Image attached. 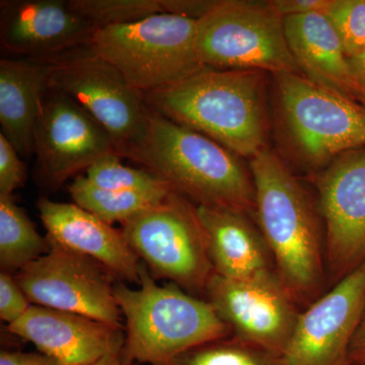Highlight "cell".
Returning <instances> with one entry per match:
<instances>
[{"instance_id": "obj_1", "label": "cell", "mask_w": 365, "mask_h": 365, "mask_svg": "<svg viewBox=\"0 0 365 365\" xmlns=\"http://www.w3.org/2000/svg\"><path fill=\"white\" fill-rule=\"evenodd\" d=\"M250 170L259 228L281 283L302 311L329 290L324 232L304 187L275 153L264 148Z\"/></svg>"}, {"instance_id": "obj_2", "label": "cell", "mask_w": 365, "mask_h": 365, "mask_svg": "<svg viewBox=\"0 0 365 365\" xmlns=\"http://www.w3.org/2000/svg\"><path fill=\"white\" fill-rule=\"evenodd\" d=\"M119 155L143 165L197 206L255 215L253 177L239 155L153 110L143 141Z\"/></svg>"}, {"instance_id": "obj_3", "label": "cell", "mask_w": 365, "mask_h": 365, "mask_svg": "<svg viewBox=\"0 0 365 365\" xmlns=\"http://www.w3.org/2000/svg\"><path fill=\"white\" fill-rule=\"evenodd\" d=\"M263 91L264 71L204 67L143 97L153 111L251 160L267 148Z\"/></svg>"}, {"instance_id": "obj_4", "label": "cell", "mask_w": 365, "mask_h": 365, "mask_svg": "<svg viewBox=\"0 0 365 365\" xmlns=\"http://www.w3.org/2000/svg\"><path fill=\"white\" fill-rule=\"evenodd\" d=\"M114 294L125 319L127 364L170 365L195 346L232 335L210 302L175 283L160 287L143 263L138 289L118 280Z\"/></svg>"}, {"instance_id": "obj_5", "label": "cell", "mask_w": 365, "mask_h": 365, "mask_svg": "<svg viewBox=\"0 0 365 365\" xmlns=\"http://www.w3.org/2000/svg\"><path fill=\"white\" fill-rule=\"evenodd\" d=\"M198 20L160 14L98 29L91 47L143 93L169 88L204 68L197 51Z\"/></svg>"}, {"instance_id": "obj_6", "label": "cell", "mask_w": 365, "mask_h": 365, "mask_svg": "<svg viewBox=\"0 0 365 365\" xmlns=\"http://www.w3.org/2000/svg\"><path fill=\"white\" fill-rule=\"evenodd\" d=\"M121 227L129 246L155 280H170L204 299L215 269L195 204L175 191Z\"/></svg>"}, {"instance_id": "obj_7", "label": "cell", "mask_w": 365, "mask_h": 365, "mask_svg": "<svg viewBox=\"0 0 365 365\" xmlns=\"http://www.w3.org/2000/svg\"><path fill=\"white\" fill-rule=\"evenodd\" d=\"M197 51L210 68L302 74L270 1H216L198 20Z\"/></svg>"}, {"instance_id": "obj_8", "label": "cell", "mask_w": 365, "mask_h": 365, "mask_svg": "<svg viewBox=\"0 0 365 365\" xmlns=\"http://www.w3.org/2000/svg\"><path fill=\"white\" fill-rule=\"evenodd\" d=\"M45 60L52 63L49 88L95 119L114 139L118 155L143 141L150 114L143 93L91 45Z\"/></svg>"}, {"instance_id": "obj_9", "label": "cell", "mask_w": 365, "mask_h": 365, "mask_svg": "<svg viewBox=\"0 0 365 365\" xmlns=\"http://www.w3.org/2000/svg\"><path fill=\"white\" fill-rule=\"evenodd\" d=\"M283 120L295 148L312 168L365 148V106L317 85L302 74H274Z\"/></svg>"}, {"instance_id": "obj_10", "label": "cell", "mask_w": 365, "mask_h": 365, "mask_svg": "<svg viewBox=\"0 0 365 365\" xmlns=\"http://www.w3.org/2000/svg\"><path fill=\"white\" fill-rule=\"evenodd\" d=\"M50 245L47 254L14 274L30 302L123 327L114 294L116 275L91 257Z\"/></svg>"}, {"instance_id": "obj_11", "label": "cell", "mask_w": 365, "mask_h": 365, "mask_svg": "<svg viewBox=\"0 0 365 365\" xmlns=\"http://www.w3.org/2000/svg\"><path fill=\"white\" fill-rule=\"evenodd\" d=\"M329 289L365 262V148L334 158L316 179Z\"/></svg>"}, {"instance_id": "obj_12", "label": "cell", "mask_w": 365, "mask_h": 365, "mask_svg": "<svg viewBox=\"0 0 365 365\" xmlns=\"http://www.w3.org/2000/svg\"><path fill=\"white\" fill-rule=\"evenodd\" d=\"M204 299L212 304L235 337L280 357L302 313L277 272L247 279H228L215 273Z\"/></svg>"}, {"instance_id": "obj_13", "label": "cell", "mask_w": 365, "mask_h": 365, "mask_svg": "<svg viewBox=\"0 0 365 365\" xmlns=\"http://www.w3.org/2000/svg\"><path fill=\"white\" fill-rule=\"evenodd\" d=\"M113 153L114 139L95 119L63 93L48 90L34 133L40 186L54 191Z\"/></svg>"}, {"instance_id": "obj_14", "label": "cell", "mask_w": 365, "mask_h": 365, "mask_svg": "<svg viewBox=\"0 0 365 365\" xmlns=\"http://www.w3.org/2000/svg\"><path fill=\"white\" fill-rule=\"evenodd\" d=\"M364 311L365 262L302 309L284 365H350V345Z\"/></svg>"}, {"instance_id": "obj_15", "label": "cell", "mask_w": 365, "mask_h": 365, "mask_svg": "<svg viewBox=\"0 0 365 365\" xmlns=\"http://www.w3.org/2000/svg\"><path fill=\"white\" fill-rule=\"evenodd\" d=\"M0 44L21 58L50 59L91 44L97 29L71 0H6Z\"/></svg>"}, {"instance_id": "obj_16", "label": "cell", "mask_w": 365, "mask_h": 365, "mask_svg": "<svg viewBox=\"0 0 365 365\" xmlns=\"http://www.w3.org/2000/svg\"><path fill=\"white\" fill-rule=\"evenodd\" d=\"M7 330L58 365H93L110 353L121 352L125 340L124 327L37 304Z\"/></svg>"}, {"instance_id": "obj_17", "label": "cell", "mask_w": 365, "mask_h": 365, "mask_svg": "<svg viewBox=\"0 0 365 365\" xmlns=\"http://www.w3.org/2000/svg\"><path fill=\"white\" fill-rule=\"evenodd\" d=\"M37 207L50 242L91 257L109 269L118 279L139 285L140 259L121 230L76 203L40 198Z\"/></svg>"}, {"instance_id": "obj_18", "label": "cell", "mask_w": 365, "mask_h": 365, "mask_svg": "<svg viewBox=\"0 0 365 365\" xmlns=\"http://www.w3.org/2000/svg\"><path fill=\"white\" fill-rule=\"evenodd\" d=\"M216 275L247 279L276 272L267 242L248 213L197 206Z\"/></svg>"}, {"instance_id": "obj_19", "label": "cell", "mask_w": 365, "mask_h": 365, "mask_svg": "<svg viewBox=\"0 0 365 365\" xmlns=\"http://www.w3.org/2000/svg\"><path fill=\"white\" fill-rule=\"evenodd\" d=\"M285 37L302 76L345 97H356L357 88L337 32L324 14L283 18Z\"/></svg>"}, {"instance_id": "obj_20", "label": "cell", "mask_w": 365, "mask_h": 365, "mask_svg": "<svg viewBox=\"0 0 365 365\" xmlns=\"http://www.w3.org/2000/svg\"><path fill=\"white\" fill-rule=\"evenodd\" d=\"M49 60H0V125L21 157L34 153V133L49 90Z\"/></svg>"}, {"instance_id": "obj_21", "label": "cell", "mask_w": 365, "mask_h": 365, "mask_svg": "<svg viewBox=\"0 0 365 365\" xmlns=\"http://www.w3.org/2000/svg\"><path fill=\"white\" fill-rule=\"evenodd\" d=\"M51 249L47 237H42L14 201V195L0 194V268L16 274Z\"/></svg>"}, {"instance_id": "obj_22", "label": "cell", "mask_w": 365, "mask_h": 365, "mask_svg": "<svg viewBox=\"0 0 365 365\" xmlns=\"http://www.w3.org/2000/svg\"><path fill=\"white\" fill-rule=\"evenodd\" d=\"M73 203L109 225L124 223L165 200L173 192L111 191L93 186L76 176L68 186Z\"/></svg>"}, {"instance_id": "obj_23", "label": "cell", "mask_w": 365, "mask_h": 365, "mask_svg": "<svg viewBox=\"0 0 365 365\" xmlns=\"http://www.w3.org/2000/svg\"><path fill=\"white\" fill-rule=\"evenodd\" d=\"M170 365H284V362L282 357L230 335L195 346Z\"/></svg>"}, {"instance_id": "obj_24", "label": "cell", "mask_w": 365, "mask_h": 365, "mask_svg": "<svg viewBox=\"0 0 365 365\" xmlns=\"http://www.w3.org/2000/svg\"><path fill=\"white\" fill-rule=\"evenodd\" d=\"M116 153L98 158L86 170V181L100 189L129 192H172L169 182L145 169L126 167Z\"/></svg>"}, {"instance_id": "obj_25", "label": "cell", "mask_w": 365, "mask_h": 365, "mask_svg": "<svg viewBox=\"0 0 365 365\" xmlns=\"http://www.w3.org/2000/svg\"><path fill=\"white\" fill-rule=\"evenodd\" d=\"M71 4L97 30L167 14L165 0H71Z\"/></svg>"}, {"instance_id": "obj_26", "label": "cell", "mask_w": 365, "mask_h": 365, "mask_svg": "<svg viewBox=\"0 0 365 365\" xmlns=\"http://www.w3.org/2000/svg\"><path fill=\"white\" fill-rule=\"evenodd\" d=\"M324 14L339 36L348 58L364 49L365 0H330Z\"/></svg>"}, {"instance_id": "obj_27", "label": "cell", "mask_w": 365, "mask_h": 365, "mask_svg": "<svg viewBox=\"0 0 365 365\" xmlns=\"http://www.w3.org/2000/svg\"><path fill=\"white\" fill-rule=\"evenodd\" d=\"M32 307L14 274L0 273V319L7 326L23 318Z\"/></svg>"}, {"instance_id": "obj_28", "label": "cell", "mask_w": 365, "mask_h": 365, "mask_svg": "<svg viewBox=\"0 0 365 365\" xmlns=\"http://www.w3.org/2000/svg\"><path fill=\"white\" fill-rule=\"evenodd\" d=\"M26 165L21 155L6 138L0 133V194L13 195L16 189L25 185Z\"/></svg>"}, {"instance_id": "obj_29", "label": "cell", "mask_w": 365, "mask_h": 365, "mask_svg": "<svg viewBox=\"0 0 365 365\" xmlns=\"http://www.w3.org/2000/svg\"><path fill=\"white\" fill-rule=\"evenodd\" d=\"M282 18L307 14H324L330 0H273L270 1Z\"/></svg>"}, {"instance_id": "obj_30", "label": "cell", "mask_w": 365, "mask_h": 365, "mask_svg": "<svg viewBox=\"0 0 365 365\" xmlns=\"http://www.w3.org/2000/svg\"><path fill=\"white\" fill-rule=\"evenodd\" d=\"M0 365H58L56 360L42 352L1 350Z\"/></svg>"}, {"instance_id": "obj_31", "label": "cell", "mask_w": 365, "mask_h": 365, "mask_svg": "<svg viewBox=\"0 0 365 365\" xmlns=\"http://www.w3.org/2000/svg\"><path fill=\"white\" fill-rule=\"evenodd\" d=\"M349 364L365 365V311L350 345Z\"/></svg>"}, {"instance_id": "obj_32", "label": "cell", "mask_w": 365, "mask_h": 365, "mask_svg": "<svg viewBox=\"0 0 365 365\" xmlns=\"http://www.w3.org/2000/svg\"><path fill=\"white\" fill-rule=\"evenodd\" d=\"M348 63H349L353 81L356 85L357 93L365 91V46L361 51L348 58Z\"/></svg>"}, {"instance_id": "obj_33", "label": "cell", "mask_w": 365, "mask_h": 365, "mask_svg": "<svg viewBox=\"0 0 365 365\" xmlns=\"http://www.w3.org/2000/svg\"><path fill=\"white\" fill-rule=\"evenodd\" d=\"M93 365H136L125 362L121 357V352L110 353Z\"/></svg>"}, {"instance_id": "obj_34", "label": "cell", "mask_w": 365, "mask_h": 365, "mask_svg": "<svg viewBox=\"0 0 365 365\" xmlns=\"http://www.w3.org/2000/svg\"><path fill=\"white\" fill-rule=\"evenodd\" d=\"M356 101L365 106V91H359L356 95Z\"/></svg>"}, {"instance_id": "obj_35", "label": "cell", "mask_w": 365, "mask_h": 365, "mask_svg": "<svg viewBox=\"0 0 365 365\" xmlns=\"http://www.w3.org/2000/svg\"><path fill=\"white\" fill-rule=\"evenodd\" d=\"M350 365H351V364H350Z\"/></svg>"}]
</instances>
